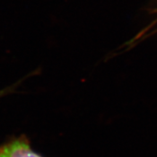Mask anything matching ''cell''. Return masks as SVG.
<instances>
[{"label":"cell","mask_w":157,"mask_h":157,"mask_svg":"<svg viewBox=\"0 0 157 157\" xmlns=\"http://www.w3.org/2000/svg\"><path fill=\"white\" fill-rule=\"evenodd\" d=\"M18 84L19 83H16L15 84H14L13 86H12V87L5 88V89L0 90V98L3 97V96L7 95V94L11 93H13V92H14L15 88L17 87V85H18Z\"/></svg>","instance_id":"cell-2"},{"label":"cell","mask_w":157,"mask_h":157,"mask_svg":"<svg viewBox=\"0 0 157 157\" xmlns=\"http://www.w3.org/2000/svg\"><path fill=\"white\" fill-rule=\"evenodd\" d=\"M0 157H44L31 148L30 140L25 135L12 137L0 145Z\"/></svg>","instance_id":"cell-1"}]
</instances>
